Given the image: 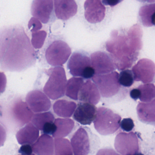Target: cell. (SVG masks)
<instances>
[{
  "label": "cell",
  "instance_id": "6da1fadb",
  "mask_svg": "<svg viewBox=\"0 0 155 155\" xmlns=\"http://www.w3.org/2000/svg\"><path fill=\"white\" fill-rule=\"evenodd\" d=\"M36 57V51L22 26H10L0 31L2 64L9 68H24L35 62Z\"/></svg>",
  "mask_w": 155,
  "mask_h": 155
},
{
  "label": "cell",
  "instance_id": "7a4b0ae2",
  "mask_svg": "<svg viewBox=\"0 0 155 155\" xmlns=\"http://www.w3.org/2000/svg\"><path fill=\"white\" fill-rule=\"evenodd\" d=\"M106 49L118 70L129 68L138 59L142 47L135 43L128 35L114 30L107 41Z\"/></svg>",
  "mask_w": 155,
  "mask_h": 155
},
{
  "label": "cell",
  "instance_id": "3957f363",
  "mask_svg": "<svg viewBox=\"0 0 155 155\" xmlns=\"http://www.w3.org/2000/svg\"><path fill=\"white\" fill-rule=\"evenodd\" d=\"M118 76V73L116 71L93 76L92 81L103 98L107 100H120L127 96V91L120 84Z\"/></svg>",
  "mask_w": 155,
  "mask_h": 155
},
{
  "label": "cell",
  "instance_id": "277c9868",
  "mask_svg": "<svg viewBox=\"0 0 155 155\" xmlns=\"http://www.w3.org/2000/svg\"><path fill=\"white\" fill-rule=\"evenodd\" d=\"M71 144L74 155H93L99 147L100 140L88 127H81L72 135Z\"/></svg>",
  "mask_w": 155,
  "mask_h": 155
},
{
  "label": "cell",
  "instance_id": "5b68a950",
  "mask_svg": "<svg viewBox=\"0 0 155 155\" xmlns=\"http://www.w3.org/2000/svg\"><path fill=\"white\" fill-rule=\"evenodd\" d=\"M49 79L43 88L45 94L51 99L55 100L65 95L67 83L66 71L63 67L58 66L47 71Z\"/></svg>",
  "mask_w": 155,
  "mask_h": 155
},
{
  "label": "cell",
  "instance_id": "8992f818",
  "mask_svg": "<svg viewBox=\"0 0 155 155\" xmlns=\"http://www.w3.org/2000/svg\"><path fill=\"white\" fill-rule=\"evenodd\" d=\"M121 117L110 109L99 107L94 120V127L101 135L107 136L115 133L120 127Z\"/></svg>",
  "mask_w": 155,
  "mask_h": 155
},
{
  "label": "cell",
  "instance_id": "52a82bcc",
  "mask_svg": "<svg viewBox=\"0 0 155 155\" xmlns=\"http://www.w3.org/2000/svg\"><path fill=\"white\" fill-rule=\"evenodd\" d=\"M70 73L73 77L90 79L95 75L89 56L86 52L76 51L71 55L67 65Z\"/></svg>",
  "mask_w": 155,
  "mask_h": 155
},
{
  "label": "cell",
  "instance_id": "ba28073f",
  "mask_svg": "<svg viewBox=\"0 0 155 155\" xmlns=\"http://www.w3.org/2000/svg\"><path fill=\"white\" fill-rule=\"evenodd\" d=\"M71 53L69 45L65 41L58 40L48 45L45 51V58L51 66H62L68 61Z\"/></svg>",
  "mask_w": 155,
  "mask_h": 155
},
{
  "label": "cell",
  "instance_id": "9c48e42d",
  "mask_svg": "<svg viewBox=\"0 0 155 155\" xmlns=\"http://www.w3.org/2000/svg\"><path fill=\"white\" fill-rule=\"evenodd\" d=\"M115 149L123 155H132L139 153V140L137 134L133 131L122 132L116 136L114 142Z\"/></svg>",
  "mask_w": 155,
  "mask_h": 155
},
{
  "label": "cell",
  "instance_id": "30bf717a",
  "mask_svg": "<svg viewBox=\"0 0 155 155\" xmlns=\"http://www.w3.org/2000/svg\"><path fill=\"white\" fill-rule=\"evenodd\" d=\"M31 15L43 24L51 22L54 17L53 0H33L31 8Z\"/></svg>",
  "mask_w": 155,
  "mask_h": 155
},
{
  "label": "cell",
  "instance_id": "8fae6325",
  "mask_svg": "<svg viewBox=\"0 0 155 155\" xmlns=\"http://www.w3.org/2000/svg\"><path fill=\"white\" fill-rule=\"evenodd\" d=\"M134 81H141L144 84L154 81L155 74V63L151 60L143 58L140 60L132 68Z\"/></svg>",
  "mask_w": 155,
  "mask_h": 155
},
{
  "label": "cell",
  "instance_id": "7c38bea8",
  "mask_svg": "<svg viewBox=\"0 0 155 155\" xmlns=\"http://www.w3.org/2000/svg\"><path fill=\"white\" fill-rule=\"evenodd\" d=\"M91 61L95 74L109 73L116 69L110 55L103 51H96L92 53L91 55Z\"/></svg>",
  "mask_w": 155,
  "mask_h": 155
},
{
  "label": "cell",
  "instance_id": "4fadbf2b",
  "mask_svg": "<svg viewBox=\"0 0 155 155\" xmlns=\"http://www.w3.org/2000/svg\"><path fill=\"white\" fill-rule=\"evenodd\" d=\"M26 102L34 113L48 111L51 107V103L48 96L39 90H33L27 94Z\"/></svg>",
  "mask_w": 155,
  "mask_h": 155
},
{
  "label": "cell",
  "instance_id": "5bb4252c",
  "mask_svg": "<svg viewBox=\"0 0 155 155\" xmlns=\"http://www.w3.org/2000/svg\"><path fill=\"white\" fill-rule=\"evenodd\" d=\"M84 7L85 18L89 23H99L105 18L106 8L100 0H86Z\"/></svg>",
  "mask_w": 155,
  "mask_h": 155
},
{
  "label": "cell",
  "instance_id": "9a60e30c",
  "mask_svg": "<svg viewBox=\"0 0 155 155\" xmlns=\"http://www.w3.org/2000/svg\"><path fill=\"white\" fill-rule=\"evenodd\" d=\"M97 110L95 105L80 101L77 105L73 117L81 125H90L96 118Z\"/></svg>",
  "mask_w": 155,
  "mask_h": 155
},
{
  "label": "cell",
  "instance_id": "2e32d148",
  "mask_svg": "<svg viewBox=\"0 0 155 155\" xmlns=\"http://www.w3.org/2000/svg\"><path fill=\"white\" fill-rule=\"evenodd\" d=\"M54 12L58 19L68 20L76 15L78 7L74 0H53Z\"/></svg>",
  "mask_w": 155,
  "mask_h": 155
},
{
  "label": "cell",
  "instance_id": "e0dca14e",
  "mask_svg": "<svg viewBox=\"0 0 155 155\" xmlns=\"http://www.w3.org/2000/svg\"><path fill=\"white\" fill-rule=\"evenodd\" d=\"M12 116L20 126H23L31 121L33 112L27 102L22 101H15L12 106Z\"/></svg>",
  "mask_w": 155,
  "mask_h": 155
},
{
  "label": "cell",
  "instance_id": "ac0fdd59",
  "mask_svg": "<svg viewBox=\"0 0 155 155\" xmlns=\"http://www.w3.org/2000/svg\"><path fill=\"white\" fill-rule=\"evenodd\" d=\"M78 98L81 102L96 105L100 101V93L96 84L91 80L87 79L82 84L79 91Z\"/></svg>",
  "mask_w": 155,
  "mask_h": 155
},
{
  "label": "cell",
  "instance_id": "d6986e66",
  "mask_svg": "<svg viewBox=\"0 0 155 155\" xmlns=\"http://www.w3.org/2000/svg\"><path fill=\"white\" fill-rule=\"evenodd\" d=\"M34 155H54V142L51 135L43 134L32 145Z\"/></svg>",
  "mask_w": 155,
  "mask_h": 155
},
{
  "label": "cell",
  "instance_id": "ffe728a7",
  "mask_svg": "<svg viewBox=\"0 0 155 155\" xmlns=\"http://www.w3.org/2000/svg\"><path fill=\"white\" fill-rule=\"evenodd\" d=\"M137 110L138 117L140 121L146 124L155 125V99L149 102H139Z\"/></svg>",
  "mask_w": 155,
  "mask_h": 155
},
{
  "label": "cell",
  "instance_id": "44dd1931",
  "mask_svg": "<svg viewBox=\"0 0 155 155\" xmlns=\"http://www.w3.org/2000/svg\"><path fill=\"white\" fill-rule=\"evenodd\" d=\"M39 136V130L32 123H27L25 127L17 132L16 137L19 144L21 145L35 143Z\"/></svg>",
  "mask_w": 155,
  "mask_h": 155
},
{
  "label": "cell",
  "instance_id": "7402d4cb",
  "mask_svg": "<svg viewBox=\"0 0 155 155\" xmlns=\"http://www.w3.org/2000/svg\"><path fill=\"white\" fill-rule=\"evenodd\" d=\"M54 122L56 128L52 136L55 138L65 137L68 136L75 127L74 120L67 118L56 119Z\"/></svg>",
  "mask_w": 155,
  "mask_h": 155
},
{
  "label": "cell",
  "instance_id": "603a6c76",
  "mask_svg": "<svg viewBox=\"0 0 155 155\" xmlns=\"http://www.w3.org/2000/svg\"><path fill=\"white\" fill-rule=\"evenodd\" d=\"M77 107V104L74 101L59 100L53 104V109L59 117L69 118L73 115Z\"/></svg>",
  "mask_w": 155,
  "mask_h": 155
},
{
  "label": "cell",
  "instance_id": "cb8c5ba5",
  "mask_svg": "<svg viewBox=\"0 0 155 155\" xmlns=\"http://www.w3.org/2000/svg\"><path fill=\"white\" fill-rule=\"evenodd\" d=\"M84 82V79L81 77L71 78L67 81L65 91L66 96L73 100H78L79 91Z\"/></svg>",
  "mask_w": 155,
  "mask_h": 155
},
{
  "label": "cell",
  "instance_id": "d4e9b609",
  "mask_svg": "<svg viewBox=\"0 0 155 155\" xmlns=\"http://www.w3.org/2000/svg\"><path fill=\"white\" fill-rule=\"evenodd\" d=\"M155 10L154 3L145 5L140 8L139 15L144 27H151L154 26Z\"/></svg>",
  "mask_w": 155,
  "mask_h": 155
},
{
  "label": "cell",
  "instance_id": "484cf974",
  "mask_svg": "<svg viewBox=\"0 0 155 155\" xmlns=\"http://www.w3.org/2000/svg\"><path fill=\"white\" fill-rule=\"evenodd\" d=\"M54 142V155H73L72 147L68 140L64 137L56 138Z\"/></svg>",
  "mask_w": 155,
  "mask_h": 155
},
{
  "label": "cell",
  "instance_id": "4316f807",
  "mask_svg": "<svg viewBox=\"0 0 155 155\" xmlns=\"http://www.w3.org/2000/svg\"><path fill=\"white\" fill-rule=\"evenodd\" d=\"M55 117L50 111L38 112L34 114L31 120V123L39 130H42L46 123L54 122Z\"/></svg>",
  "mask_w": 155,
  "mask_h": 155
},
{
  "label": "cell",
  "instance_id": "83f0119b",
  "mask_svg": "<svg viewBox=\"0 0 155 155\" xmlns=\"http://www.w3.org/2000/svg\"><path fill=\"white\" fill-rule=\"evenodd\" d=\"M137 88L140 91L139 99L141 102H149L155 99V87L152 83H146L140 85Z\"/></svg>",
  "mask_w": 155,
  "mask_h": 155
},
{
  "label": "cell",
  "instance_id": "f1b7e54d",
  "mask_svg": "<svg viewBox=\"0 0 155 155\" xmlns=\"http://www.w3.org/2000/svg\"><path fill=\"white\" fill-rule=\"evenodd\" d=\"M47 32L44 30H40L31 33V42L34 49H39L42 48L47 38Z\"/></svg>",
  "mask_w": 155,
  "mask_h": 155
},
{
  "label": "cell",
  "instance_id": "f546056e",
  "mask_svg": "<svg viewBox=\"0 0 155 155\" xmlns=\"http://www.w3.org/2000/svg\"><path fill=\"white\" fill-rule=\"evenodd\" d=\"M119 82L124 87H130L134 82V77L132 71L129 69L122 70L119 74Z\"/></svg>",
  "mask_w": 155,
  "mask_h": 155
},
{
  "label": "cell",
  "instance_id": "4dcf8cb0",
  "mask_svg": "<svg viewBox=\"0 0 155 155\" xmlns=\"http://www.w3.org/2000/svg\"><path fill=\"white\" fill-rule=\"evenodd\" d=\"M28 27L31 32L32 33L41 30L42 28V25L40 21L33 17L29 21Z\"/></svg>",
  "mask_w": 155,
  "mask_h": 155
},
{
  "label": "cell",
  "instance_id": "1f68e13d",
  "mask_svg": "<svg viewBox=\"0 0 155 155\" xmlns=\"http://www.w3.org/2000/svg\"><path fill=\"white\" fill-rule=\"evenodd\" d=\"M120 127L123 131L130 132L135 127L134 121L130 118H124L120 122Z\"/></svg>",
  "mask_w": 155,
  "mask_h": 155
},
{
  "label": "cell",
  "instance_id": "d6a6232c",
  "mask_svg": "<svg viewBox=\"0 0 155 155\" xmlns=\"http://www.w3.org/2000/svg\"><path fill=\"white\" fill-rule=\"evenodd\" d=\"M56 128V126L54 122H48L44 125L42 131L44 134L52 135L55 132Z\"/></svg>",
  "mask_w": 155,
  "mask_h": 155
},
{
  "label": "cell",
  "instance_id": "836d02e7",
  "mask_svg": "<svg viewBox=\"0 0 155 155\" xmlns=\"http://www.w3.org/2000/svg\"><path fill=\"white\" fill-rule=\"evenodd\" d=\"M19 153L24 155H33L32 145L30 144L22 145L18 150Z\"/></svg>",
  "mask_w": 155,
  "mask_h": 155
},
{
  "label": "cell",
  "instance_id": "e575fe53",
  "mask_svg": "<svg viewBox=\"0 0 155 155\" xmlns=\"http://www.w3.org/2000/svg\"><path fill=\"white\" fill-rule=\"evenodd\" d=\"M7 83V77L5 73L0 71V94H2L5 91Z\"/></svg>",
  "mask_w": 155,
  "mask_h": 155
},
{
  "label": "cell",
  "instance_id": "d590c367",
  "mask_svg": "<svg viewBox=\"0 0 155 155\" xmlns=\"http://www.w3.org/2000/svg\"><path fill=\"white\" fill-rule=\"evenodd\" d=\"M7 138V133L4 127L0 124V147L4 145Z\"/></svg>",
  "mask_w": 155,
  "mask_h": 155
},
{
  "label": "cell",
  "instance_id": "8d00e7d4",
  "mask_svg": "<svg viewBox=\"0 0 155 155\" xmlns=\"http://www.w3.org/2000/svg\"><path fill=\"white\" fill-rule=\"evenodd\" d=\"M122 0H102V2L106 6L114 7L121 2Z\"/></svg>",
  "mask_w": 155,
  "mask_h": 155
},
{
  "label": "cell",
  "instance_id": "74e56055",
  "mask_svg": "<svg viewBox=\"0 0 155 155\" xmlns=\"http://www.w3.org/2000/svg\"><path fill=\"white\" fill-rule=\"evenodd\" d=\"M130 97L135 101H137L138 99L139 98L140 91L137 88L132 89L130 92Z\"/></svg>",
  "mask_w": 155,
  "mask_h": 155
},
{
  "label": "cell",
  "instance_id": "f35d334b",
  "mask_svg": "<svg viewBox=\"0 0 155 155\" xmlns=\"http://www.w3.org/2000/svg\"><path fill=\"white\" fill-rule=\"evenodd\" d=\"M140 1L142 2H147L150 3H154L155 2V0H139Z\"/></svg>",
  "mask_w": 155,
  "mask_h": 155
}]
</instances>
